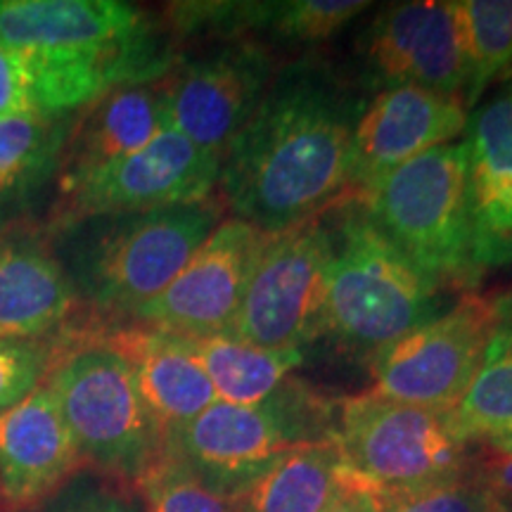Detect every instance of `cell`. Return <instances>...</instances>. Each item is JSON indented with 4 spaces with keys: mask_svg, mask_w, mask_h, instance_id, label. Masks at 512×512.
Wrapping results in <instances>:
<instances>
[{
    "mask_svg": "<svg viewBox=\"0 0 512 512\" xmlns=\"http://www.w3.org/2000/svg\"><path fill=\"white\" fill-rule=\"evenodd\" d=\"M484 482L498 496H512V456H498L494 463L486 467Z\"/></svg>",
    "mask_w": 512,
    "mask_h": 512,
    "instance_id": "obj_33",
    "label": "cell"
},
{
    "mask_svg": "<svg viewBox=\"0 0 512 512\" xmlns=\"http://www.w3.org/2000/svg\"><path fill=\"white\" fill-rule=\"evenodd\" d=\"M456 10L467 60L463 105L472 110L491 83L512 72V0H456Z\"/></svg>",
    "mask_w": 512,
    "mask_h": 512,
    "instance_id": "obj_26",
    "label": "cell"
},
{
    "mask_svg": "<svg viewBox=\"0 0 512 512\" xmlns=\"http://www.w3.org/2000/svg\"><path fill=\"white\" fill-rule=\"evenodd\" d=\"M335 441L344 463L380 486L389 503L463 475L465 444L444 413L375 392L342 403Z\"/></svg>",
    "mask_w": 512,
    "mask_h": 512,
    "instance_id": "obj_8",
    "label": "cell"
},
{
    "mask_svg": "<svg viewBox=\"0 0 512 512\" xmlns=\"http://www.w3.org/2000/svg\"><path fill=\"white\" fill-rule=\"evenodd\" d=\"M375 228L439 287H470L472 264L463 140L411 159L358 195Z\"/></svg>",
    "mask_w": 512,
    "mask_h": 512,
    "instance_id": "obj_6",
    "label": "cell"
},
{
    "mask_svg": "<svg viewBox=\"0 0 512 512\" xmlns=\"http://www.w3.org/2000/svg\"><path fill=\"white\" fill-rule=\"evenodd\" d=\"M366 60L389 88L415 86L463 102L467 60L456 0H411L382 10L368 29Z\"/></svg>",
    "mask_w": 512,
    "mask_h": 512,
    "instance_id": "obj_14",
    "label": "cell"
},
{
    "mask_svg": "<svg viewBox=\"0 0 512 512\" xmlns=\"http://www.w3.org/2000/svg\"><path fill=\"white\" fill-rule=\"evenodd\" d=\"M496 325V302L463 294L373 358V392L434 413H451L475 380Z\"/></svg>",
    "mask_w": 512,
    "mask_h": 512,
    "instance_id": "obj_10",
    "label": "cell"
},
{
    "mask_svg": "<svg viewBox=\"0 0 512 512\" xmlns=\"http://www.w3.org/2000/svg\"><path fill=\"white\" fill-rule=\"evenodd\" d=\"M38 512H145L143 505L133 501L117 486L93 482H69Z\"/></svg>",
    "mask_w": 512,
    "mask_h": 512,
    "instance_id": "obj_30",
    "label": "cell"
},
{
    "mask_svg": "<svg viewBox=\"0 0 512 512\" xmlns=\"http://www.w3.org/2000/svg\"><path fill=\"white\" fill-rule=\"evenodd\" d=\"M446 422L463 444L489 439L512 425V297L496 302V325L482 366Z\"/></svg>",
    "mask_w": 512,
    "mask_h": 512,
    "instance_id": "obj_24",
    "label": "cell"
},
{
    "mask_svg": "<svg viewBox=\"0 0 512 512\" xmlns=\"http://www.w3.org/2000/svg\"><path fill=\"white\" fill-rule=\"evenodd\" d=\"M467 110L460 100L415 86L384 88L358 119L349 159V190L370 185L411 159L465 133Z\"/></svg>",
    "mask_w": 512,
    "mask_h": 512,
    "instance_id": "obj_15",
    "label": "cell"
},
{
    "mask_svg": "<svg viewBox=\"0 0 512 512\" xmlns=\"http://www.w3.org/2000/svg\"><path fill=\"white\" fill-rule=\"evenodd\" d=\"M166 126L159 81L114 88L83 107L57 162L60 190L145 147Z\"/></svg>",
    "mask_w": 512,
    "mask_h": 512,
    "instance_id": "obj_21",
    "label": "cell"
},
{
    "mask_svg": "<svg viewBox=\"0 0 512 512\" xmlns=\"http://www.w3.org/2000/svg\"><path fill=\"white\" fill-rule=\"evenodd\" d=\"M332 256L330 223L311 219L268 235L230 335L256 347L302 354L325 335V283Z\"/></svg>",
    "mask_w": 512,
    "mask_h": 512,
    "instance_id": "obj_9",
    "label": "cell"
},
{
    "mask_svg": "<svg viewBox=\"0 0 512 512\" xmlns=\"http://www.w3.org/2000/svg\"><path fill=\"white\" fill-rule=\"evenodd\" d=\"M102 335L131 363L140 396L162 430L164 444L219 401L188 337L147 325L112 328Z\"/></svg>",
    "mask_w": 512,
    "mask_h": 512,
    "instance_id": "obj_19",
    "label": "cell"
},
{
    "mask_svg": "<svg viewBox=\"0 0 512 512\" xmlns=\"http://www.w3.org/2000/svg\"><path fill=\"white\" fill-rule=\"evenodd\" d=\"M266 242L268 235L245 221H221L174 283L131 318L147 328L190 339L226 335L233 330Z\"/></svg>",
    "mask_w": 512,
    "mask_h": 512,
    "instance_id": "obj_13",
    "label": "cell"
},
{
    "mask_svg": "<svg viewBox=\"0 0 512 512\" xmlns=\"http://www.w3.org/2000/svg\"><path fill=\"white\" fill-rule=\"evenodd\" d=\"M43 384L55 396L79 456L114 484H133L164 451V434L140 396L124 354L98 328L53 339Z\"/></svg>",
    "mask_w": 512,
    "mask_h": 512,
    "instance_id": "obj_4",
    "label": "cell"
},
{
    "mask_svg": "<svg viewBox=\"0 0 512 512\" xmlns=\"http://www.w3.org/2000/svg\"><path fill=\"white\" fill-rule=\"evenodd\" d=\"M81 299L41 238L0 240V339L48 342L72 328Z\"/></svg>",
    "mask_w": 512,
    "mask_h": 512,
    "instance_id": "obj_20",
    "label": "cell"
},
{
    "mask_svg": "<svg viewBox=\"0 0 512 512\" xmlns=\"http://www.w3.org/2000/svg\"><path fill=\"white\" fill-rule=\"evenodd\" d=\"M389 498L380 486L368 482L347 465L339 475L337 494L325 512H387Z\"/></svg>",
    "mask_w": 512,
    "mask_h": 512,
    "instance_id": "obj_31",
    "label": "cell"
},
{
    "mask_svg": "<svg viewBox=\"0 0 512 512\" xmlns=\"http://www.w3.org/2000/svg\"><path fill=\"white\" fill-rule=\"evenodd\" d=\"M190 347L207 373L216 399L240 403V406L266 401L290 380L292 370L302 363V354L256 347L230 332L195 337L190 339Z\"/></svg>",
    "mask_w": 512,
    "mask_h": 512,
    "instance_id": "obj_23",
    "label": "cell"
},
{
    "mask_svg": "<svg viewBox=\"0 0 512 512\" xmlns=\"http://www.w3.org/2000/svg\"><path fill=\"white\" fill-rule=\"evenodd\" d=\"M335 439V411L299 382L287 380L266 401L240 406L216 401L164 448L211 491L235 501L283 453Z\"/></svg>",
    "mask_w": 512,
    "mask_h": 512,
    "instance_id": "obj_7",
    "label": "cell"
},
{
    "mask_svg": "<svg viewBox=\"0 0 512 512\" xmlns=\"http://www.w3.org/2000/svg\"><path fill=\"white\" fill-rule=\"evenodd\" d=\"M72 124L69 114L41 112L0 119V192L27 190L57 171Z\"/></svg>",
    "mask_w": 512,
    "mask_h": 512,
    "instance_id": "obj_25",
    "label": "cell"
},
{
    "mask_svg": "<svg viewBox=\"0 0 512 512\" xmlns=\"http://www.w3.org/2000/svg\"><path fill=\"white\" fill-rule=\"evenodd\" d=\"M486 441H489V446L494 448L498 456H512V425L503 427L501 432L491 434Z\"/></svg>",
    "mask_w": 512,
    "mask_h": 512,
    "instance_id": "obj_34",
    "label": "cell"
},
{
    "mask_svg": "<svg viewBox=\"0 0 512 512\" xmlns=\"http://www.w3.org/2000/svg\"><path fill=\"white\" fill-rule=\"evenodd\" d=\"M387 512H508L501 496L484 479L456 477L418 494L396 498Z\"/></svg>",
    "mask_w": 512,
    "mask_h": 512,
    "instance_id": "obj_28",
    "label": "cell"
},
{
    "mask_svg": "<svg viewBox=\"0 0 512 512\" xmlns=\"http://www.w3.org/2000/svg\"><path fill=\"white\" fill-rule=\"evenodd\" d=\"M219 171V155L164 126L138 152L60 190L48 223L60 233L98 216L207 200L219 185Z\"/></svg>",
    "mask_w": 512,
    "mask_h": 512,
    "instance_id": "obj_11",
    "label": "cell"
},
{
    "mask_svg": "<svg viewBox=\"0 0 512 512\" xmlns=\"http://www.w3.org/2000/svg\"><path fill=\"white\" fill-rule=\"evenodd\" d=\"M275 57L254 41H233L181 62L159 81L166 126L192 145L223 157L271 86Z\"/></svg>",
    "mask_w": 512,
    "mask_h": 512,
    "instance_id": "obj_12",
    "label": "cell"
},
{
    "mask_svg": "<svg viewBox=\"0 0 512 512\" xmlns=\"http://www.w3.org/2000/svg\"><path fill=\"white\" fill-rule=\"evenodd\" d=\"M363 0H214V3L169 5L174 34L216 36L249 41V36L275 43H320L335 36L351 19L363 15Z\"/></svg>",
    "mask_w": 512,
    "mask_h": 512,
    "instance_id": "obj_18",
    "label": "cell"
},
{
    "mask_svg": "<svg viewBox=\"0 0 512 512\" xmlns=\"http://www.w3.org/2000/svg\"><path fill=\"white\" fill-rule=\"evenodd\" d=\"M366 102L316 57L285 64L221 157L235 219L266 235L318 219L349 190L351 140Z\"/></svg>",
    "mask_w": 512,
    "mask_h": 512,
    "instance_id": "obj_1",
    "label": "cell"
},
{
    "mask_svg": "<svg viewBox=\"0 0 512 512\" xmlns=\"http://www.w3.org/2000/svg\"><path fill=\"white\" fill-rule=\"evenodd\" d=\"M332 256L325 283V335L377 356L437 316L441 287L389 242L363 207L330 223Z\"/></svg>",
    "mask_w": 512,
    "mask_h": 512,
    "instance_id": "obj_5",
    "label": "cell"
},
{
    "mask_svg": "<svg viewBox=\"0 0 512 512\" xmlns=\"http://www.w3.org/2000/svg\"><path fill=\"white\" fill-rule=\"evenodd\" d=\"M347 467L335 439L299 444L283 453L235 498L238 512H325Z\"/></svg>",
    "mask_w": 512,
    "mask_h": 512,
    "instance_id": "obj_22",
    "label": "cell"
},
{
    "mask_svg": "<svg viewBox=\"0 0 512 512\" xmlns=\"http://www.w3.org/2000/svg\"><path fill=\"white\" fill-rule=\"evenodd\" d=\"M83 460L46 384L0 413V510L36 512L72 482Z\"/></svg>",
    "mask_w": 512,
    "mask_h": 512,
    "instance_id": "obj_16",
    "label": "cell"
},
{
    "mask_svg": "<svg viewBox=\"0 0 512 512\" xmlns=\"http://www.w3.org/2000/svg\"><path fill=\"white\" fill-rule=\"evenodd\" d=\"M463 143L472 264L482 275L512 266V88L467 117Z\"/></svg>",
    "mask_w": 512,
    "mask_h": 512,
    "instance_id": "obj_17",
    "label": "cell"
},
{
    "mask_svg": "<svg viewBox=\"0 0 512 512\" xmlns=\"http://www.w3.org/2000/svg\"><path fill=\"white\" fill-rule=\"evenodd\" d=\"M53 339L17 342L0 339V413L29 396L48 373Z\"/></svg>",
    "mask_w": 512,
    "mask_h": 512,
    "instance_id": "obj_29",
    "label": "cell"
},
{
    "mask_svg": "<svg viewBox=\"0 0 512 512\" xmlns=\"http://www.w3.org/2000/svg\"><path fill=\"white\" fill-rule=\"evenodd\" d=\"M136 491L145 512H238L230 498L211 491L166 448L140 475Z\"/></svg>",
    "mask_w": 512,
    "mask_h": 512,
    "instance_id": "obj_27",
    "label": "cell"
},
{
    "mask_svg": "<svg viewBox=\"0 0 512 512\" xmlns=\"http://www.w3.org/2000/svg\"><path fill=\"white\" fill-rule=\"evenodd\" d=\"M31 110L29 79L19 57L0 41V119Z\"/></svg>",
    "mask_w": 512,
    "mask_h": 512,
    "instance_id": "obj_32",
    "label": "cell"
},
{
    "mask_svg": "<svg viewBox=\"0 0 512 512\" xmlns=\"http://www.w3.org/2000/svg\"><path fill=\"white\" fill-rule=\"evenodd\" d=\"M221 219L214 197L86 219L60 230V261L83 304L133 316L174 283Z\"/></svg>",
    "mask_w": 512,
    "mask_h": 512,
    "instance_id": "obj_3",
    "label": "cell"
},
{
    "mask_svg": "<svg viewBox=\"0 0 512 512\" xmlns=\"http://www.w3.org/2000/svg\"><path fill=\"white\" fill-rule=\"evenodd\" d=\"M0 41L22 62L41 114H72L176 67L171 29L121 0H0Z\"/></svg>",
    "mask_w": 512,
    "mask_h": 512,
    "instance_id": "obj_2",
    "label": "cell"
}]
</instances>
